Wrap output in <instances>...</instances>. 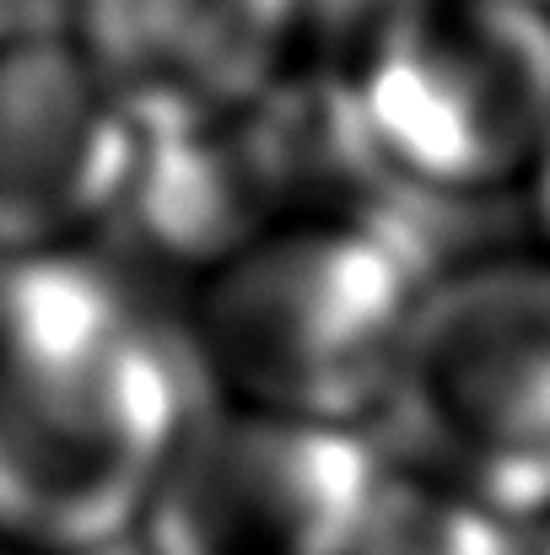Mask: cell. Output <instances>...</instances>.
Returning a JSON list of instances; mask_svg holds the SVG:
<instances>
[{"mask_svg":"<svg viewBox=\"0 0 550 555\" xmlns=\"http://www.w3.org/2000/svg\"><path fill=\"white\" fill-rule=\"evenodd\" d=\"M524 5H540V11H550V0H524Z\"/></svg>","mask_w":550,"mask_h":555,"instance_id":"obj_13","label":"cell"},{"mask_svg":"<svg viewBox=\"0 0 550 555\" xmlns=\"http://www.w3.org/2000/svg\"><path fill=\"white\" fill-rule=\"evenodd\" d=\"M378 480L367 431L205 399L130 555H357Z\"/></svg>","mask_w":550,"mask_h":555,"instance_id":"obj_6","label":"cell"},{"mask_svg":"<svg viewBox=\"0 0 550 555\" xmlns=\"http://www.w3.org/2000/svg\"><path fill=\"white\" fill-rule=\"evenodd\" d=\"M372 173L432 199L524 189L550 141V11L426 0L346 81Z\"/></svg>","mask_w":550,"mask_h":555,"instance_id":"obj_4","label":"cell"},{"mask_svg":"<svg viewBox=\"0 0 550 555\" xmlns=\"http://www.w3.org/2000/svg\"><path fill=\"white\" fill-rule=\"evenodd\" d=\"M194 362L92 254L0 270V555H125L194 410Z\"/></svg>","mask_w":550,"mask_h":555,"instance_id":"obj_1","label":"cell"},{"mask_svg":"<svg viewBox=\"0 0 550 555\" xmlns=\"http://www.w3.org/2000/svg\"><path fill=\"white\" fill-rule=\"evenodd\" d=\"M65 33L146 130L238 114L297 70V0H71Z\"/></svg>","mask_w":550,"mask_h":555,"instance_id":"obj_8","label":"cell"},{"mask_svg":"<svg viewBox=\"0 0 550 555\" xmlns=\"http://www.w3.org/2000/svg\"><path fill=\"white\" fill-rule=\"evenodd\" d=\"M383 421L399 437V464L540 529L550 518V254H481L437 270Z\"/></svg>","mask_w":550,"mask_h":555,"instance_id":"obj_3","label":"cell"},{"mask_svg":"<svg viewBox=\"0 0 550 555\" xmlns=\"http://www.w3.org/2000/svg\"><path fill=\"white\" fill-rule=\"evenodd\" d=\"M535 555H550V518L535 529Z\"/></svg>","mask_w":550,"mask_h":555,"instance_id":"obj_12","label":"cell"},{"mask_svg":"<svg viewBox=\"0 0 550 555\" xmlns=\"http://www.w3.org/2000/svg\"><path fill=\"white\" fill-rule=\"evenodd\" d=\"M426 0H297V70L346 87Z\"/></svg>","mask_w":550,"mask_h":555,"instance_id":"obj_10","label":"cell"},{"mask_svg":"<svg viewBox=\"0 0 550 555\" xmlns=\"http://www.w3.org/2000/svg\"><path fill=\"white\" fill-rule=\"evenodd\" d=\"M426 281L378 210L308 216L194 281L183 346L216 404L367 431Z\"/></svg>","mask_w":550,"mask_h":555,"instance_id":"obj_2","label":"cell"},{"mask_svg":"<svg viewBox=\"0 0 550 555\" xmlns=\"http://www.w3.org/2000/svg\"><path fill=\"white\" fill-rule=\"evenodd\" d=\"M524 194H529V216H535L540 243H546V254H550V141H546V152H540V163H535V173H529V184H524Z\"/></svg>","mask_w":550,"mask_h":555,"instance_id":"obj_11","label":"cell"},{"mask_svg":"<svg viewBox=\"0 0 550 555\" xmlns=\"http://www.w3.org/2000/svg\"><path fill=\"white\" fill-rule=\"evenodd\" d=\"M146 125L71 43V33L0 38V270L92 254L125 221Z\"/></svg>","mask_w":550,"mask_h":555,"instance_id":"obj_7","label":"cell"},{"mask_svg":"<svg viewBox=\"0 0 550 555\" xmlns=\"http://www.w3.org/2000/svg\"><path fill=\"white\" fill-rule=\"evenodd\" d=\"M378 189L383 179L367 163L346 87L292 70L238 114L146 130L141 179L119 227H136L200 281L292 221L372 210Z\"/></svg>","mask_w":550,"mask_h":555,"instance_id":"obj_5","label":"cell"},{"mask_svg":"<svg viewBox=\"0 0 550 555\" xmlns=\"http://www.w3.org/2000/svg\"><path fill=\"white\" fill-rule=\"evenodd\" d=\"M357 555H535V529H519L486 502L383 459Z\"/></svg>","mask_w":550,"mask_h":555,"instance_id":"obj_9","label":"cell"}]
</instances>
